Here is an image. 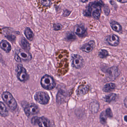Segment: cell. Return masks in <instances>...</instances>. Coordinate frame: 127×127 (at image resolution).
Returning a JSON list of instances; mask_svg holds the SVG:
<instances>
[{
  "instance_id": "cell-13",
  "label": "cell",
  "mask_w": 127,
  "mask_h": 127,
  "mask_svg": "<svg viewBox=\"0 0 127 127\" xmlns=\"http://www.w3.org/2000/svg\"><path fill=\"white\" fill-rule=\"evenodd\" d=\"M90 90V87L88 85H82L79 86L76 91V93L79 96H81L87 94Z\"/></svg>"
},
{
  "instance_id": "cell-36",
  "label": "cell",
  "mask_w": 127,
  "mask_h": 127,
  "mask_svg": "<svg viewBox=\"0 0 127 127\" xmlns=\"http://www.w3.org/2000/svg\"><path fill=\"white\" fill-rule=\"evenodd\" d=\"M124 120L125 122H127V116H125L124 117Z\"/></svg>"
},
{
  "instance_id": "cell-33",
  "label": "cell",
  "mask_w": 127,
  "mask_h": 127,
  "mask_svg": "<svg viewBox=\"0 0 127 127\" xmlns=\"http://www.w3.org/2000/svg\"><path fill=\"white\" fill-rule=\"evenodd\" d=\"M70 13H71V12L70 11L67 10H66L64 12V17H67V16H69V15L70 14Z\"/></svg>"
},
{
  "instance_id": "cell-3",
  "label": "cell",
  "mask_w": 127,
  "mask_h": 127,
  "mask_svg": "<svg viewBox=\"0 0 127 127\" xmlns=\"http://www.w3.org/2000/svg\"><path fill=\"white\" fill-rule=\"evenodd\" d=\"M2 98L11 110H14L16 109L17 107V102L10 93L3 92L2 95Z\"/></svg>"
},
{
  "instance_id": "cell-30",
  "label": "cell",
  "mask_w": 127,
  "mask_h": 127,
  "mask_svg": "<svg viewBox=\"0 0 127 127\" xmlns=\"http://www.w3.org/2000/svg\"><path fill=\"white\" fill-rule=\"evenodd\" d=\"M105 111L108 117H110V118H111V117H113V113H112V111H111L110 108H107L105 110Z\"/></svg>"
},
{
  "instance_id": "cell-6",
  "label": "cell",
  "mask_w": 127,
  "mask_h": 127,
  "mask_svg": "<svg viewBox=\"0 0 127 127\" xmlns=\"http://www.w3.org/2000/svg\"><path fill=\"white\" fill-rule=\"evenodd\" d=\"M72 66L74 68L81 69L84 65V61L82 57L77 54H73L72 56Z\"/></svg>"
},
{
  "instance_id": "cell-12",
  "label": "cell",
  "mask_w": 127,
  "mask_h": 127,
  "mask_svg": "<svg viewBox=\"0 0 127 127\" xmlns=\"http://www.w3.org/2000/svg\"><path fill=\"white\" fill-rule=\"evenodd\" d=\"M75 33L79 37L84 36L86 32V30L83 24H77L74 27Z\"/></svg>"
},
{
  "instance_id": "cell-7",
  "label": "cell",
  "mask_w": 127,
  "mask_h": 127,
  "mask_svg": "<svg viewBox=\"0 0 127 127\" xmlns=\"http://www.w3.org/2000/svg\"><path fill=\"white\" fill-rule=\"evenodd\" d=\"M24 111L27 116H30L37 114L39 112V109L36 105L33 103H30L25 107Z\"/></svg>"
},
{
  "instance_id": "cell-11",
  "label": "cell",
  "mask_w": 127,
  "mask_h": 127,
  "mask_svg": "<svg viewBox=\"0 0 127 127\" xmlns=\"http://www.w3.org/2000/svg\"><path fill=\"white\" fill-rule=\"evenodd\" d=\"M95 43L93 40L90 41L88 43L83 44L80 49L85 52L89 53L91 52L95 48Z\"/></svg>"
},
{
  "instance_id": "cell-35",
  "label": "cell",
  "mask_w": 127,
  "mask_h": 127,
  "mask_svg": "<svg viewBox=\"0 0 127 127\" xmlns=\"http://www.w3.org/2000/svg\"><path fill=\"white\" fill-rule=\"evenodd\" d=\"M117 2H119L121 3H127V0H117Z\"/></svg>"
},
{
  "instance_id": "cell-23",
  "label": "cell",
  "mask_w": 127,
  "mask_h": 127,
  "mask_svg": "<svg viewBox=\"0 0 127 127\" xmlns=\"http://www.w3.org/2000/svg\"><path fill=\"white\" fill-rule=\"evenodd\" d=\"M108 116L105 111H103L100 114L99 119L100 123L102 125H105L107 123V120Z\"/></svg>"
},
{
  "instance_id": "cell-2",
  "label": "cell",
  "mask_w": 127,
  "mask_h": 127,
  "mask_svg": "<svg viewBox=\"0 0 127 127\" xmlns=\"http://www.w3.org/2000/svg\"><path fill=\"white\" fill-rule=\"evenodd\" d=\"M41 84L44 89L52 90L55 88L56 83L53 78L48 75L44 76L41 80Z\"/></svg>"
},
{
  "instance_id": "cell-19",
  "label": "cell",
  "mask_w": 127,
  "mask_h": 127,
  "mask_svg": "<svg viewBox=\"0 0 127 127\" xmlns=\"http://www.w3.org/2000/svg\"><path fill=\"white\" fill-rule=\"evenodd\" d=\"M116 85L113 83H109L105 85L103 87L102 90L104 92L108 93L113 90L116 88Z\"/></svg>"
},
{
  "instance_id": "cell-21",
  "label": "cell",
  "mask_w": 127,
  "mask_h": 127,
  "mask_svg": "<svg viewBox=\"0 0 127 127\" xmlns=\"http://www.w3.org/2000/svg\"><path fill=\"white\" fill-rule=\"evenodd\" d=\"M20 46L24 50L26 51H29L30 50V44L25 38L23 37L21 38Z\"/></svg>"
},
{
  "instance_id": "cell-17",
  "label": "cell",
  "mask_w": 127,
  "mask_h": 127,
  "mask_svg": "<svg viewBox=\"0 0 127 127\" xmlns=\"http://www.w3.org/2000/svg\"><path fill=\"white\" fill-rule=\"evenodd\" d=\"M99 108V104L98 102L95 99H93L91 102L90 109L91 111L93 113L98 112Z\"/></svg>"
},
{
  "instance_id": "cell-29",
  "label": "cell",
  "mask_w": 127,
  "mask_h": 127,
  "mask_svg": "<svg viewBox=\"0 0 127 127\" xmlns=\"http://www.w3.org/2000/svg\"><path fill=\"white\" fill-rule=\"evenodd\" d=\"M40 2L43 5L45 6H50L52 4V1H50V0H46V1L41 0V1H40Z\"/></svg>"
},
{
  "instance_id": "cell-25",
  "label": "cell",
  "mask_w": 127,
  "mask_h": 127,
  "mask_svg": "<svg viewBox=\"0 0 127 127\" xmlns=\"http://www.w3.org/2000/svg\"><path fill=\"white\" fill-rule=\"evenodd\" d=\"M66 39L69 41H72L76 38V37L73 32H69L67 34L66 36Z\"/></svg>"
},
{
  "instance_id": "cell-37",
  "label": "cell",
  "mask_w": 127,
  "mask_h": 127,
  "mask_svg": "<svg viewBox=\"0 0 127 127\" xmlns=\"http://www.w3.org/2000/svg\"><path fill=\"white\" fill-rule=\"evenodd\" d=\"M80 2H82L85 3L86 2H87L88 0H84V1H83V0H80Z\"/></svg>"
},
{
  "instance_id": "cell-20",
  "label": "cell",
  "mask_w": 127,
  "mask_h": 127,
  "mask_svg": "<svg viewBox=\"0 0 127 127\" xmlns=\"http://www.w3.org/2000/svg\"><path fill=\"white\" fill-rule=\"evenodd\" d=\"M117 97V94L114 93H110L108 95H105L102 99L105 102L110 103L112 101H114L116 99Z\"/></svg>"
},
{
  "instance_id": "cell-32",
  "label": "cell",
  "mask_w": 127,
  "mask_h": 127,
  "mask_svg": "<svg viewBox=\"0 0 127 127\" xmlns=\"http://www.w3.org/2000/svg\"><path fill=\"white\" fill-rule=\"evenodd\" d=\"M14 58L15 61L17 62H21V59L16 53L15 54Z\"/></svg>"
},
{
  "instance_id": "cell-22",
  "label": "cell",
  "mask_w": 127,
  "mask_h": 127,
  "mask_svg": "<svg viewBox=\"0 0 127 127\" xmlns=\"http://www.w3.org/2000/svg\"><path fill=\"white\" fill-rule=\"evenodd\" d=\"M0 112L1 116L2 117L7 116L8 115V112L5 105L2 102H1L0 103Z\"/></svg>"
},
{
  "instance_id": "cell-10",
  "label": "cell",
  "mask_w": 127,
  "mask_h": 127,
  "mask_svg": "<svg viewBox=\"0 0 127 127\" xmlns=\"http://www.w3.org/2000/svg\"><path fill=\"white\" fill-rule=\"evenodd\" d=\"M106 41L112 46H117L120 43L119 38L116 35L111 34L107 37Z\"/></svg>"
},
{
  "instance_id": "cell-1",
  "label": "cell",
  "mask_w": 127,
  "mask_h": 127,
  "mask_svg": "<svg viewBox=\"0 0 127 127\" xmlns=\"http://www.w3.org/2000/svg\"><path fill=\"white\" fill-rule=\"evenodd\" d=\"M104 4L102 1H95L90 3L84 10L83 14L87 17H93L96 20H99L101 13L102 7Z\"/></svg>"
},
{
  "instance_id": "cell-31",
  "label": "cell",
  "mask_w": 127,
  "mask_h": 127,
  "mask_svg": "<svg viewBox=\"0 0 127 127\" xmlns=\"http://www.w3.org/2000/svg\"><path fill=\"white\" fill-rule=\"evenodd\" d=\"M104 11L105 15L108 16L110 14V8L108 7L107 5H104Z\"/></svg>"
},
{
  "instance_id": "cell-28",
  "label": "cell",
  "mask_w": 127,
  "mask_h": 127,
  "mask_svg": "<svg viewBox=\"0 0 127 127\" xmlns=\"http://www.w3.org/2000/svg\"><path fill=\"white\" fill-rule=\"evenodd\" d=\"M62 25L60 24H53V28L54 30L55 31H59L62 29Z\"/></svg>"
},
{
  "instance_id": "cell-38",
  "label": "cell",
  "mask_w": 127,
  "mask_h": 127,
  "mask_svg": "<svg viewBox=\"0 0 127 127\" xmlns=\"http://www.w3.org/2000/svg\"></svg>"
},
{
  "instance_id": "cell-27",
  "label": "cell",
  "mask_w": 127,
  "mask_h": 127,
  "mask_svg": "<svg viewBox=\"0 0 127 127\" xmlns=\"http://www.w3.org/2000/svg\"><path fill=\"white\" fill-rule=\"evenodd\" d=\"M64 95L63 94V92L59 91L57 95V101L58 102L62 101L63 100H64Z\"/></svg>"
},
{
  "instance_id": "cell-34",
  "label": "cell",
  "mask_w": 127,
  "mask_h": 127,
  "mask_svg": "<svg viewBox=\"0 0 127 127\" xmlns=\"http://www.w3.org/2000/svg\"><path fill=\"white\" fill-rule=\"evenodd\" d=\"M124 104L125 105V106L127 108V96L125 98V99L124 100Z\"/></svg>"
},
{
  "instance_id": "cell-9",
  "label": "cell",
  "mask_w": 127,
  "mask_h": 127,
  "mask_svg": "<svg viewBox=\"0 0 127 127\" xmlns=\"http://www.w3.org/2000/svg\"><path fill=\"white\" fill-rule=\"evenodd\" d=\"M16 54L20 58L21 60L28 61H30L32 58V54L29 51H26L24 49H20L16 52Z\"/></svg>"
},
{
  "instance_id": "cell-16",
  "label": "cell",
  "mask_w": 127,
  "mask_h": 127,
  "mask_svg": "<svg viewBox=\"0 0 127 127\" xmlns=\"http://www.w3.org/2000/svg\"><path fill=\"white\" fill-rule=\"evenodd\" d=\"M0 45L1 49L7 53L10 52L11 50L12 47L11 44L5 40H3L1 41Z\"/></svg>"
},
{
  "instance_id": "cell-24",
  "label": "cell",
  "mask_w": 127,
  "mask_h": 127,
  "mask_svg": "<svg viewBox=\"0 0 127 127\" xmlns=\"http://www.w3.org/2000/svg\"><path fill=\"white\" fill-rule=\"evenodd\" d=\"M108 56H109V53L106 50L102 49L99 50L98 52V56L100 58H105Z\"/></svg>"
},
{
  "instance_id": "cell-18",
  "label": "cell",
  "mask_w": 127,
  "mask_h": 127,
  "mask_svg": "<svg viewBox=\"0 0 127 127\" xmlns=\"http://www.w3.org/2000/svg\"><path fill=\"white\" fill-rule=\"evenodd\" d=\"M24 34L27 38L30 41H32L34 39V35L31 29L29 27H26L24 31Z\"/></svg>"
},
{
  "instance_id": "cell-4",
  "label": "cell",
  "mask_w": 127,
  "mask_h": 127,
  "mask_svg": "<svg viewBox=\"0 0 127 127\" xmlns=\"http://www.w3.org/2000/svg\"><path fill=\"white\" fill-rule=\"evenodd\" d=\"M120 72L118 67L113 66L108 68L106 71V79L108 81H114L119 76Z\"/></svg>"
},
{
  "instance_id": "cell-26",
  "label": "cell",
  "mask_w": 127,
  "mask_h": 127,
  "mask_svg": "<svg viewBox=\"0 0 127 127\" xmlns=\"http://www.w3.org/2000/svg\"><path fill=\"white\" fill-rule=\"evenodd\" d=\"M5 37L9 40L10 41H12V42L14 41L15 40V38H16L15 35L14 34H9V33H7L5 35Z\"/></svg>"
},
{
  "instance_id": "cell-5",
  "label": "cell",
  "mask_w": 127,
  "mask_h": 127,
  "mask_svg": "<svg viewBox=\"0 0 127 127\" xmlns=\"http://www.w3.org/2000/svg\"><path fill=\"white\" fill-rule=\"evenodd\" d=\"M34 99L35 101L41 104L45 105L49 102L50 97L47 93L42 91L37 92L34 95Z\"/></svg>"
},
{
  "instance_id": "cell-14",
  "label": "cell",
  "mask_w": 127,
  "mask_h": 127,
  "mask_svg": "<svg viewBox=\"0 0 127 127\" xmlns=\"http://www.w3.org/2000/svg\"><path fill=\"white\" fill-rule=\"evenodd\" d=\"M37 124L40 127H50V123L49 120L45 117H38Z\"/></svg>"
},
{
  "instance_id": "cell-8",
  "label": "cell",
  "mask_w": 127,
  "mask_h": 127,
  "mask_svg": "<svg viewBox=\"0 0 127 127\" xmlns=\"http://www.w3.org/2000/svg\"><path fill=\"white\" fill-rule=\"evenodd\" d=\"M23 65L19 66L20 70L17 74V77L19 81L21 82H25L27 81L29 78V76L26 70L23 66Z\"/></svg>"
},
{
  "instance_id": "cell-15",
  "label": "cell",
  "mask_w": 127,
  "mask_h": 127,
  "mask_svg": "<svg viewBox=\"0 0 127 127\" xmlns=\"http://www.w3.org/2000/svg\"><path fill=\"white\" fill-rule=\"evenodd\" d=\"M110 25L111 29L116 32L120 33L122 31V26L119 23L113 20L111 21L110 22Z\"/></svg>"
}]
</instances>
